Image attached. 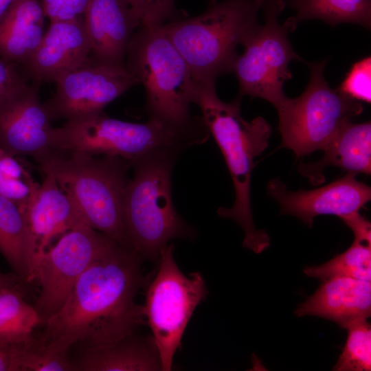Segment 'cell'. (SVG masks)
<instances>
[{
    "label": "cell",
    "mask_w": 371,
    "mask_h": 371,
    "mask_svg": "<svg viewBox=\"0 0 371 371\" xmlns=\"http://www.w3.org/2000/svg\"><path fill=\"white\" fill-rule=\"evenodd\" d=\"M297 317L314 315L346 329L371 315V282L345 276L324 280L313 295L295 311Z\"/></svg>",
    "instance_id": "obj_18"
},
{
    "label": "cell",
    "mask_w": 371,
    "mask_h": 371,
    "mask_svg": "<svg viewBox=\"0 0 371 371\" xmlns=\"http://www.w3.org/2000/svg\"><path fill=\"white\" fill-rule=\"evenodd\" d=\"M14 348L15 371H74L69 354L54 350L35 331Z\"/></svg>",
    "instance_id": "obj_26"
},
{
    "label": "cell",
    "mask_w": 371,
    "mask_h": 371,
    "mask_svg": "<svg viewBox=\"0 0 371 371\" xmlns=\"http://www.w3.org/2000/svg\"><path fill=\"white\" fill-rule=\"evenodd\" d=\"M352 231L355 238L371 241V225L359 212L341 218Z\"/></svg>",
    "instance_id": "obj_34"
},
{
    "label": "cell",
    "mask_w": 371,
    "mask_h": 371,
    "mask_svg": "<svg viewBox=\"0 0 371 371\" xmlns=\"http://www.w3.org/2000/svg\"><path fill=\"white\" fill-rule=\"evenodd\" d=\"M55 82L54 94L43 105L51 120L66 121L103 112L108 104L139 83L125 65L91 58Z\"/></svg>",
    "instance_id": "obj_12"
},
{
    "label": "cell",
    "mask_w": 371,
    "mask_h": 371,
    "mask_svg": "<svg viewBox=\"0 0 371 371\" xmlns=\"http://www.w3.org/2000/svg\"><path fill=\"white\" fill-rule=\"evenodd\" d=\"M0 253L21 280H35L36 250L25 215L16 203L1 194Z\"/></svg>",
    "instance_id": "obj_22"
},
{
    "label": "cell",
    "mask_w": 371,
    "mask_h": 371,
    "mask_svg": "<svg viewBox=\"0 0 371 371\" xmlns=\"http://www.w3.org/2000/svg\"><path fill=\"white\" fill-rule=\"evenodd\" d=\"M41 3L45 16L52 22L83 16L89 0H41Z\"/></svg>",
    "instance_id": "obj_30"
},
{
    "label": "cell",
    "mask_w": 371,
    "mask_h": 371,
    "mask_svg": "<svg viewBox=\"0 0 371 371\" xmlns=\"http://www.w3.org/2000/svg\"><path fill=\"white\" fill-rule=\"evenodd\" d=\"M22 211L36 247V262L52 242L68 231L87 224L72 199L49 175H44L42 183Z\"/></svg>",
    "instance_id": "obj_17"
},
{
    "label": "cell",
    "mask_w": 371,
    "mask_h": 371,
    "mask_svg": "<svg viewBox=\"0 0 371 371\" xmlns=\"http://www.w3.org/2000/svg\"><path fill=\"white\" fill-rule=\"evenodd\" d=\"M323 157L316 162L300 163V173L313 185L324 183V170L330 166L343 169L347 173H371V124L346 122L324 150Z\"/></svg>",
    "instance_id": "obj_20"
},
{
    "label": "cell",
    "mask_w": 371,
    "mask_h": 371,
    "mask_svg": "<svg viewBox=\"0 0 371 371\" xmlns=\"http://www.w3.org/2000/svg\"><path fill=\"white\" fill-rule=\"evenodd\" d=\"M179 153L158 150L132 164L134 174L125 189L122 216L128 247L142 260L157 264L169 241L196 236L172 200V172Z\"/></svg>",
    "instance_id": "obj_3"
},
{
    "label": "cell",
    "mask_w": 371,
    "mask_h": 371,
    "mask_svg": "<svg viewBox=\"0 0 371 371\" xmlns=\"http://www.w3.org/2000/svg\"><path fill=\"white\" fill-rule=\"evenodd\" d=\"M32 176L14 155L0 148V181L27 179Z\"/></svg>",
    "instance_id": "obj_33"
},
{
    "label": "cell",
    "mask_w": 371,
    "mask_h": 371,
    "mask_svg": "<svg viewBox=\"0 0 371 371\" xmlns=\"http://www.w3.org/2000/svg\"><path fill=\"white\" fill-rule=\"evenodd\" d=\"M42 320L18 285L0 289V339L15 343L34 333Z\"/></svg>",
    "instance_id": "obj_24"
},
{
    "label": "cell",
    "mask_w": 371,
    "mask_h": 371,
    "mask_svg": "<svg viewBox=\"0 0 371 371\" xmlns=\"http://www.w3.org/2000/svg\"><path fill=\"white\" fill-rule=\"evenodd\" d=\"M14 343L0 339V371H15Z\"/></svg>",
    "instance_id": "obj_35"
},
{
    "label": "cell",
    "mask_w": 371,
    "mask_h": 371,
    "mask_svg": "<svg viewBox=\"0 0 371 371\" xmlns=\"http://www.w3.org/2000/svg\"><path fill=\"white\" fill-rule=\"evenodd\" d=\"M256 2L258 3V5L261 7L262 3L264 2V1L265 0H256Z\"/></svg>",
    "instance_id": "obj_38"
},
{
    "label": "cell",
    "mask_w": 371,
    "mask_h": 371,
    "mask_svg": "<svg viewBox=\"0 0 371 371\" xmlns=\"http://www.w3.org/2000/svg\"><path fill=\"white\" fill-rule=\"evenodd\" d=\"M25 82L21 67L0 57V98Z\"/></svg>",
    "instance_id": "obj_32"
},
{
    "label": "cell",
    "mask_w": 371,
    "mask_h": 371,
    "mask_svg": "<svg viewBox=\"0 0 371 371\" xmlns=\"http://www.w3.org/2000/svg\"><path fill=\"white\" fill-rule=\"evenodd\" d=\"M326 63H306L310 78L305 90L297 98H287L277 110L280 147L298 157L324 150L346 122L363 111L359 101L328 86L324 74Z\"/></svg>",
    "instance_id": "obj_8"
},
{
    "label": "cell",
    "mask_w": 371,
    "mask_h": 371,
    "mask_svg": "<svg viewBox=\"0 0 371 371\" xmlns=\"http://www.w3.org/2000/svg\"><path fill=\"white\" fill-rule=\"evenodd\" d=\"M256 0H211L202 14L161 27L186 62L196 85L215 86L233 71L237 46L258 26Z\"/></svg>",
    "instance_id": "obj_4"
},
{
    "label": "cell",
    "mask_w": 371,
    "mask_h": 371,
    "mask_svg": "<svg viewBox=\"0 0 371 371\" xmlns=\"http://www.w3.org/2000/svg\"><path fill=\"white\" fill-rule=\"evenodd\" d=\"M16 0H0V19Z\"/></svg>",
    "instance_id": "obj_37"
},
{
    "label": "cell",
    "mask_w": 371,
    "mask_h": 371,
    "mask_svg": "<svg viewBox=\"0 0 371 371\" xmlns=\"http://www.w3.org/2000/svg\"><path fill=\"white\" fill-rule=\"evenodd\" d=\"M207 131L186 129L150 117L145 123H133L107 116L104 112L67 120L52 131V150L94 156L117 157L133 164L152 153L162 150L181 152L205 142Z\"/></svg>",
    "instance_id": "obj_6"
},
{
    "label": "cell",
    "mask_w": 371,
    "mask_h": 371,
    "mask_svg": "<svg viewBox=\"0 0 371 371\" xmlns=\"http://www.w3.org/2000/svg\"><path fill=\"white\" fill-rule=\"evenodd\" d=\"M289 5L296 10L295 16L284 22L290 32L310 19H320L330 26L347 23L371 27V0H289Z\"/></svg>",
    "instance_id": "obj_23"
},
{
    "label": "cell",
    "mask_w": 371,
    "mask_h": 371,
    "mask_svg": "<svg viewBox=\"0 0 371 371\" xmlns=\"http://www.w3.org/2000/svg\"><path fill=\"white\" fill-rule=\"evenodd\" d=\"M71 360L74 371H162L152 335L136 331L111 344L81 348Z\"/></svg>",
    "instance_id": "obj_19"
},
{
    "label": "cell",
    "mask_w": 371,
    "mask_h": 371,
    "mask_svg": "<svg viewBox=\"0 0 371 371\" xmlns=\"http://www.w3.org/2000/svg\"><path fill=\"white\" fill-rule=\"evenodd\" d=\"M125 65L145 88L150 117L186 129L205 126L202 118L190 115L196 84L161 25L140 26L133 34Z\"/></svg>",
    "instance_id": "obj_7"
},
{
    "label": "cell",
    "mask_w": 371,
    "mask_h": 371,
    "mask_svg": "<svg viewBox=\"0 0 371 371\" xmlns=\"http://www.w3.org/2000/svg\"><path fill=\"white\" fill-rule=\"evenodd\" d=\"M371 58L355 63L337 89L342 93L359 102L371 101Z\"/></svg>",
    "instance_id": "obj_28"
},
{
    "label": "cell",
    "mask_w": 371,
    "mask_h": 371,
    "mask_svg": "<svg viewBox=\"0 0 371 371\" xmlns=\"http://www.w3.org/2000/svg\"><path fill=\"white\" fill-rule=\"evenodd\" d=\"M240 100L225 102L217 95L215 86L196 85L193 103L203 113V121L213 135L225 160L235 190V201L229 207H219L218 214L235 221L242 227L243 246L260 254L270 245V238L254 225L250 187L254 159L267 148L272 128L262 117L250 122L240 113Z\"/></svg>",
    "instance_id": "obj_2"
},
{
    "label": "cell",
    "mask_w": 371,
    "mask_h": 371,
    "mask_svg": "<svg viewBox=\"0 0 371 371\" xmlns=\"http://www.w3.org/2000/svg\"><path fill=\"white\" fill-rule=\"evenodd\" d=\"M174 246L161 251L157 269L142 305L146 323L157 347L162 371L172 370L173 359L194 311L206 297L207 288L200 272L185 275L173 256Z\"/></svg>",
    "instance_id": "obj_9"
},
{
    "label": "cell",
    "mask_w": 371,
    "mask_h": 371,
    "mask_svg": "<svg viewBox=\"0 0 371 371\" xmlns=\"http://www.w3.org/2000/svg\"><path fill=\"white\" fill-rule=\"evenodd\" d=\"M35 161L42 173L52 176L72 199L89 225L130 248L122 216L130 161L57 150Z\"/></svg>",
    "instance_id": "obj_5"
},
{
    "label": "cell",
    "mask_w": 371,
    "mask_h": 371,
    "mask_svg": "<svg viewBox=\"0 0 371 371\" xmlns=\"http://www.w3.org/2000/svg\"><path fill=\"white\" fill-rule=\"evenodd\" d=\"M91 45L90 58L125 65L127 48L134 30L140 26L125 0H89L83 15Z\"/></svg>",
    "instance_id": "obj_16"
},
{
    "label": "cell",
    "mask_w": 371,
    "mask_h": 371,
    "mask_svg": "<svg viewBox=\"0 0 371 371\" xmlns=\"http://www.w3.org/2000/svg\"><path fill=\"white\" fill-rule=\"evenodd\" d=\"M45 17L38 0H16L0 19V57L25 64L44 36Z\"/></svg>",
    "instance_id": "obj_21"
},
{
    "label": "cell",
    "mask_w": 371,
    "mask_h": 371,
    "mask_svg": "<svg viewBox=\"0 0 371 371\" xmlns=\"http://www.w3.org/2000/svg\"><path fill=\"white\" fill-rule=\"evenodd\" d=\"M304 273L322 281L337 276L371 281V241L355 238L346 251L321 265L306 267Z\"/></svg>",
    "instance_id": "obj_25"
},
{
    "label": "cell",
    "mask_w": 371,
    "mask_h": 371,
    "mask_svg": "<svg viewBox=\"0 0 371 371\" xmlns=\"http://www.w3.org/2000/svg\"><path fill=\"white\" fill-rule=\"evenodd\" d=\"M261 8L265 23L259 24L243 43L244 52L238 56L232 72L239 83L237 97L262 98L278 110L288 98L283 85L292 78L290 62L304 60L292 48L288 38L289 29L278 21L285 2L265 0Z\"/></svg>",
    "instance_id": "obj_10"
},
{
    "label": "cell",
    "mask_w": 371,
    "mask_h": 371,
    "mask_svg": "<svg viewBox=\"0 0 371 371\" xmlns=\"http://www.w3.org/2000/svg\"><path fill=\"white\" fill-rule=\"evenodd\" d=\"M142 259L112 240L81 274L61 308L40 334L55 350L69 354L76 345L95 347L115 342L146 323L135 302L148 279Z\"/></svg>",
    "instance_id": "obj_1"
},
{
    "label": "cell",
    "mask_w": 371,
    "mask_h": 371,
    "mask_svg": "<svg viewBox=\"0 0 371 371\" xmlns=\"http://www.w3.org/2000/svg\"><path fill=\"white\" fill-rule=\"evenodd\" d=\"M138 19L140 26L160 25L175 12V0H125Z\"/></svg>",
    "instance_id": "obj_29"
},
{
    "label": "cell",
    "mask_w": 371,
    "mask_h": 371,
    "mask_svg": "<svg viewBox=\"0 0 371 371\" xmlns=\"http://www.w3.org/2000/svg\"><path fill=\"white\" fill-rule=\"evenodd\" d=\"M348 338L336 364L335 371H370L371 326L367 319H359L346 328Z\"/></svg>",
    "instance_id": "obj_27"
},
{
    "label": "cell",
    "mask_w": 371,
    "mask_h": 371,
    "mask_svg": "<svg viewBox=\"0 0 371 371\" xmlns=\"http://www.w3.org/2000/svg\"><path fill=\"white\" fill-rule=\"evenodd\" d=\"M91 45L83 16L50 23L32 56L21 66L34 83L56 82L90 58Z\"/></svg>",
    "instance_id": "obj_15"
},
{
    "label": "cell",
    "mask_w": 371,
    "mask_h": 371,
    "mask_svg": "<svg viewBox=\"0 0 371 371\" xmlns=\"http://www.w3.org/2000/svg\"><path fill=\"white\" fill-rule=\"evenodd\" d=\"M39 185L32 177L0 181V194L23 210L33 198Z\"/></svg>",
    "instance_id": "obj_31"
},
{
    "label": "cell",
    "mask_w": 371,
    "mask_h": 371,
    "mask_svg": "<svg viewBox=\"0 0 371 371\" xmlns=\"http://www.w3.org/2000/svg\"><path fill=\"white\" fill-rule=\"evenodd\" d=\"M51 121L38 85L22 84L0 98V148L37 159L52 150Z\"/></svg>",
    "instance_id": "obj_13"
},
{
    "label": "cell",
    "mask_w": 371,
    "mask_h": 371,
    "mask_svg": "<svg viewBox=\"0 0 371 371\" xmlns=\"http://www.w3.org/2000/svg\"><path fill=\"white\" fill-rule=\"evenodd\" d=\"M267 190L280 205L281 214L295 216L310 227L319 215H336L340 218L359 212L371 199V189L347 173L324 186L291 191L278 179L269 181Z\"/></svg>",
    "instance_id": "obj_14"
},
{
    "label": "cell",
    "mask_w": 371,
    "mask_h": 371,
    "mask_svg": "<svg viewBox=\"0 0 371 371\" xmlns=\"http://www.w3.org/2000/svg\"><path fill=\"white\" fill-rule=\"evenodd\" d=\"M20 280L17 276H9L0 272V289L5 286L18 285L17 282Z\"/></svg>",
    "instance_id": "obj_36"
},
{
    "label": "cell",
    "mask_w": 371,
    "mask_h": 371,
    "mask_svg": "<svg viewBox=\"0 0 371 371\" xmlns=\"http://www.w3.org/2000/svg\"><path fill=\"white\" fill-rule=\"evenodd\" d=\"M112 240L83 224L63 234L41 255L35 270L41 290L34 306L42 324L61 308L81 274Z\"/></svg>",
    "instance_id": "obj_11"
}]
</instances>
